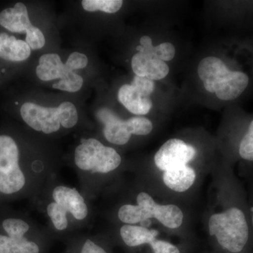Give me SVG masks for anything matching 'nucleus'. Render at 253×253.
I'll return each instance as SVG.
<instances>
[{
	"label": "nucleus",
	"mask_w": 253,
	"mask_h": 253,
	"mask_svg": "<svg viewBox=\"0 0 253 253\" xmlns=\"http://www.w3.org/2000/svg\"><path fill=\"white\" fill-rule=\"evenodd\" d=\"M197 72L205 89L214 93L221 101H231L238 99L250 84L247 73L230 69L222 60L214 56L201 60Z\"/></svg>",
	"instance_id": "1"
},
{
	"label": "nucleus",
	"mask_w": 253,
	"mask_h": 253,
	"mask_svg": "<svg viewBox=\"0 0 253 253\" xmlns=\"http://www.w3.org/2000/svg\"><path fill=\"white\" fill-rule=\"evenodd\" d=\"M208 226L210 234L215 236L221 247L229 252H241L249 241V222L241 208L234 206L212 214Z\"/></svg>",
	"instance_id": "2"
},
{
	"label": "nucleus",
	"mask_w": 253,
	"mask_h": 253,
	"mask_svg": "<svg viewBox=\"0 0 253 253\" xmlns=\"http://www.w3.org/2000/svg\"><path fill=\"white\" fill-rule=\"evenodd\" d=\"M137 206L125 205L118 211V217L123 222L134 224L155 218L169 228L176 229L182 224L184 214L175 205H159L147 193L141 192L136 198Z\"/></svg>",
	"instance_id": "3"
},
{
	"label": "nucleus",
	"mask_w": 253,
	"mask_h": 253,
	"mask_svg": "<svg viewBox=\"0 0 253 253\" xmlns=\"http://www.w3.org/2000/svg\"><path fill=\"white\" fill-rule=\"evenodd\" d=\"M121 161L116 150L93 138L83 139L75 151V163L83 170L108 173L117 169Z\"/></svg>",
	"instance_id": "4"
},
{
	"label": "nucleus",
	"mask_w": 253,
	"mask_h": 253,
	"mask_svg": "<svg viewBox=\"0 0 253 253\" xmlns=\"http://www.w3.org/2000/svg\"><path fill=\"white\" fill-rule=\"evenodd\" d=\"M19 149L8 134H0V192L12 194L22 189L26 178L20 168Z\"/></svg>",
	"instance_id": "5"
},
{
	"label": "nucleus",
	"mask_w": 253,
	"mask_h": 253,
	"mask_svg": "<svg viewBox=\"0 0 253 253\" xmlns=\"http://www.w3.org/2000/svg\"><path fill=\"white\" fill-rule=\"evenodd\" d=\"M196 155L194 146L186 144L178 139H171L166 141L155 155L156 167L166 171L174 168L186 166Z\"/></svg>",
	"instance_id": "6"
},
{
	"label": "nucleus",
	"mask_w": 253,
	"mask_h": 253,
	"mask_svg": "<svg viewBox=\"0 0 253 253\" xmlns=\"http://www.w3.org/2000/svg\"><path fill=\"white\" fill-rule=\"evenodd\" d=\"M19 113L23 121L36 131L51 134L61 126L57 107H44L27 101L20 106Z\"/></svg>",
	"instance_id": "7"
},
{
	"label": "nucleus",
	"mask_w": 253,
	"mask_h": 253,
	"mask_svg": "<svg viewBox=\"0 0 253 253\" xmlns=\"http://www.w3.org/2000/svg\"><path fill=\"white\" fill-rule=\"evenodd\" d=\"M131 68L135 76L160 81L168 76L169 68L167 63L154 55L138 52L131 59Z\"/></svg>",
	"instance_id": "8"
},
{
	"label": "nucleus",
	"mask_w": 253,
	"mask_h": 253,
	"mask_svg": "<svg viewBox=\"0 0 253 253\" xmlns=\"http://www.w3.org/2000/svg\"><path fill=\"white\" fill-rule=\"evenodd\" d=\"M31 49L26 41L6 32H0V63L17 64L29 59Z\"/></svg>",
	"instance_id": "9"
},
{
	"label": "nucleus",
	"mask_w": 253,
	"mask_h": 253,
	"mask_svg": "<svg viewBox=\"0 0 253 253\" xmlns=\"http://www.w3.org/2000/svg\"><path fill=\"white\" fill-rule=\"evenodd\" d=\"M0 26L11 33H26L33 26L26 4L19 1L15 3L13 6L1 10Z\"/></svg>",
	"instance_id": "10"
},
{
	"label": "nucleus",
	"mask_w": 253,
	"mask_h": 253,
	"mask_svg": "<svg viewBox=\"0 0 253 253\" xmlns=\"http://www.w3.org/2000/svg\"><path fill=\"white\" fill-rule=\"evenodd\" d=\"M55 203L73 214L78 220H83L88 214L87 206L77 190L59 186L53 191Z\"/></svg>",
	"instance_id": "11"
},
{
	"label": "nucleus",
	"mask_w": 253,
	"mask_h": 253,
	"mask_svg": "<svg viewBox=\"0 0 253 253\" xmlns=\"http://www.w3.org/2000/svg\"><path fill=\"white\" fill-rule=\"evenodd\" d=\"M120 102L129 112L137 116L148 114L153 106L150 96H146L131 84H124L118 93Z\"/></svg>",
	"instance_id": "12"
},
{
	"label": "nucleus",
	"mask_w": 253,
	"mask_h": 253,
	"mask_svg": "<svg viewBox=\"0 0 253 253\" xmlns=\"http://www.w3.org/2000/svg\"><path fill=\"white\" fill-rule=\"evenodd\" d=\"M104 123V134L106 140L116 145H124L130 139L131 134L127 129L126 121H122L109 109H105L100 114Z\"/></svg>",
	"instance_id": "13"
},
{
	"label": "nucleus",
	"mask_w": 253,
	"mask_h": 253,
	"mask_svg": "<svg viewBox=\"0 0 253 253\" xmlns=\"http://www.w3.org/2000/svg\"><path fill=\"white\" fill-rule=\"evenodd\" d=\"M69 72L71 71L61 61V57L57 54L42 55L36 68L37 76L42 81L61 79Z\"/></svg>",
	"instance_id": "14"
},
{
	"label": "nucleus",
	"mask_w": 253,
	"mask_h": 253,
	"mask_svg": "<svg viewBox=\"0 0 253 253\" xmlns=\"http://www.w3.org/2000/svg\"><path fill=\"white\" fill-rule=\"evenodd\" d=\"M196 177L194 169L187 165L166 171L163 175L165 184L176 192L187 191L194 184Z\"/></svg>",
	"instance_id": "15"
},
{
	"label": "nucleus",
	"mask_w": 253,
	"mask_h": 253,
	"mask_svg": "<svg viewBox=\"0 0 253 253\" xmlns=\"http://www.w3.org/2000/svg\"><path fill=\"white\" fill-rule=\"evenodd\" d=\"M158 235L156 229H149L144 226L126 224L121 229V236L126 246L136 247L154 242Z\"/></svg>",
	"instance_id": "16"
},
{
	"label": "nucleus",
	"mask_w": 253,
	"mask_h": 253,
	"mask_svg": "<svg viewBox=\"0 0 253 253\" xmlns=\"http://www.w3.org/2000/svg\"><path fill=\"white\" fill-rule=\"evenodd\" d=\"M39 248L24 236L0 235V253H39Z\"/></svg>",
	"instance_id": "17"
},
{
	"label": "nucleus",
	"mask_w": 253,
	"mask_h": 253,
	"mask_svg": "<svg viewBox=\"0 0 253 253\" xmlns=\"http://www.w3.org/2000/svg\"><path fill=\"white\" fill-rule=\"evenodd\" d=\"M122 0H83L82 6L86 11H101L109 14H114L121 9Z\"/></svg>",
	"instance_id": "18"
},
{
	"label": "nucleus",
	"mask_w": 253,
	"mask_h": 253,
	"mask_svg": "<svg viewBox=\"0 0 253 253\" xmlns=\"http://www.w3.org/2000/svg\"><path fill=\"white\" fill-rule=\"evenodd\" d=\"M238 152L240 157L244 161L253 162V118L241 137Z\"/></svg>",
	"instance_id": "19"
},
{
	"label": "nucleus",
	"mask_w": 253,
	"mask_h": 253,
	"mask_svg": "<svg viewBox=\"0 0 253 253\" xmlns=\"http://www.w3.org/2000/svg\"><path fill=\"white\" fill-rule=\"evenodd\" d=\"M84 80L74 71L68 73L61 81L53 84V88L68 92H76L81 89Z\"/></svg>",
	"instance_id": "20"
},
{
	"label": "nucleus",
	"mask_w": 253,
	"mask_h": 253,
	"mask_svg": "<svg viewBox=\"0 0 253 253\" xmlns=\"http://www.w3.org/2000/svg\"><path fill=\"white\" fill-rule=\"evenodd\" d=\"M60 123L65 128L73 127L78 121L77 109L72 103L63 102L58 106Z\"/></svg>",
	"instance_id": "21"
},
{
	"label": "nucleus",
	"mask_w": 253,
	"mask_h": 253,
	"mask_svg": "<svg viewBox=\"0 0 253 253\" xmlns=\"http://www.w3.org/2000/svg\"><path fill=\"white\" fill-rule=\"evenodd\" d=\"M128 131L131 134L145 136L153 130V124L149 119L141 116L129 118L126 121Z\"/></svg>",
	"instance_id": "22"
},
{
	"label": "nucleus",
	"mask_w": 253,
	"mask_h": 253,
	"mask_svg": "<svg viewBox=\"0 0 253 253\" xmlns=\"http://www.w3.org/2000/svg\"><path fill=\"white\" fill-rule=\"evenodd\" d=\"M47 213L56 229L62 231L68 226L67 211L56 203H51L47 207Z\"/></svg>",
	"instance_id": "23"
},
{
	"label": "nucleus",
	"mask_w": 253,
	"mask_h": 253,
	"mask_svg": "<svg viewBox=\"0 0 253 253\" xmlns=\"http://www.w3.org/2000/svg\"><path fill=\"white\" fill-rule=\"evenodd\" d=\"M2 226L8 236H24L29 230V225L26 221L14 218L5 219Z\"/></svg>",
	"instance_id": "24"
},
{
	"label": "nucleus",
	"mask_w": 253,
	"mask_h": 253,
	"mask_svg": "<svg viewBox=\"0 0 253 253\" xmlns=\"http://www.w3.org/2000/svg\"><path fill=\"white\" fill-rule=\"evenodd\" d=\"M26 42L31 49H41L45 44V38L39 28L33 26L26 33Z\"/></svg>",
	"instance_id": "25"
},
{
	"label": "nucleus",
	"mask_w": 253,
	"mask_h": 253,
	"mask_svg": "<svg viewBox=\"0 0 253 253\" xmlns=\"http://www.w3.org/2000/svg\"><path fill=\"white\" fill-rule=\"evenodd\" d=\"M65 64L71 71L83 69L87 66L88 58L85 54L76 51L70 55Z\"/></svg>",
	"instance_id": "26"
},
{
	"label": "nucleus",
	"mask_w": 253,
	"mask_h": 253,
	"mask_svg": "<svg viewBox=\"0 0 253 253\" xmlns=\"http://www.w3.org/2000/svg\"><path fill=\"white\" fill-rule=\"evenodd\" d=\"M131 84L148 96H151L155 89L154 81L147 78L135 76L133 78Z\"/></svg>",
	"instance_id": "27"
},
{
	"label": "nucleus",
	"mask_w": 253,
	"mask_h": 253,
	"mask_svg": "<svg viewBox=\"0 0 253 253\" xmlns=\"http://www.w3.org/2000/svg\"><path fill=\"white\" fill-rule=\"evenodd\" d=\"M155 53L158 59L163 61H169L175 56V48L169 42H163L155 46Z\"/></svg>",
	"instance_id": "28"
},
{
	"label": "nucleus",
	"mask_w": 253,
	"mask_h": 253,
	"mask_svg": "<svg viewBox=\"0 0 253 253\" xmlns=\"http://www.w3.org/2000/svg\"><path fill=\"white\" fill-rule=\"evenodd\" d=\"M150 245L154 250V253H180L175 246L167 241L155 240Z\"/></svg>",
	"instance_id": "29"
},
{
	"label": "nucleus",
	"mask_w": 253,
	"mask_h": 253,
	"mask_svg": "<svg viewBox=\"0 0 253 253\" xmlns=\"http://www.w3.org/2000/svg\"><path fill=\"white\" fill-rule=\"evenodd\" d=\"M81 253H107L102 248L95 244L90 240H86L82 249Z\"/></svg>",
	"instance_id": "30"
},
{
	"label": "nucleus",
	"mask_w": 253,
	"mask_h": 253,
	"mask_svg": "<svg viewBox=\"0 0 253 253\" xmlns=\"http://www.w3.org/2000/svg\"><path fill=\"white\" fill-rule=\"evenodd\" d=\"M250 211H251V212H252V217H251V220H252V224L253 227V206L250 208Z\"/></svg>",
	"instance_id": "31"
}]
</instances>
